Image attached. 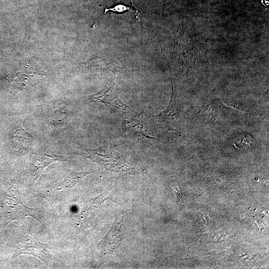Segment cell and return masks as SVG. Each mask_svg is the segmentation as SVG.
Listing matches in <instances>:
<instances>
[{
	"label": "cell",
	"instance_id": "cell-1",
	"mask_svg": "<svg viewBox=\"0 0 269 269\" xmlns=\"http://www.w3.org/2000/svg\"><path fill=\"white\" fill-rule=\"evenodd\" d=\"M88 155H81L97 163L102 168L116 172L128 171L131 169L113 146L106 145L97 148L83 149Z\"/></svg>",
	"mask_w": 269,
	"mask_h": 269
},
{
	"label": "cell",
	"instance_id": "cell-2",
	"mask_svg": "<svg viewBox=\"0 0 269 269\" xmlns=\"http://www.w3.org/2000/svg\"><path fill=\"white\" fill-rule=\"evenodd\" d=\"M89 102H99L120 111H127L129 107L120 99L114 90V84H110L97 93L87 97Z\"/></svg>",
	"mask_w": 269,
	"mask_h": 269
},
{
	"label": "cell",
	"instance_id": "cell-3",
	"mask_svg": "<svg viewBox=\"0 0 269 269\" xmlns=\"http://www.w3.org/2000/svg\"><path fill=\"white\" fill-rule=\"evenodd\" d=\"M180 107L172 94L169 105L159 115L155 116L159 125L164 129H172L175 126L180 114Z\"/></svg>",
	"mask_w": 269,
	"mask_h": 269
},
{
	"label": "cell",
	"instance_id": "cell-4",
	"mask_svg": "<svg viewBox=\"0 0 269 269\" xmlns=\"http://www.w3.org/2000/svg\"><path fill=\"white\" fill-rule=\"evenodd\" d=\"M68 159L62 155H57L54 153H44L39 154L36 158L35 168L34 175L39 171L43 170L46 166L55 162L68 161Z\"/></svg>",
	"mask_w": 269,
	"mask_h": 269
},
{
	"label": "cell",
	"instance_id": "cell-5",
	"mask_svg": "<svg viewBox=\"0 0 269 269\" xmlns=\"http://www.w3.org/2000/svg\"><path fill=\"white\" fill-rule=\"evenodd\" d=\"M93 172H72L64 176L59 182L60 187L71 188L86 175Z\"/></svg>",
	"mask_w": 269,
	"mask_h": 269
},
{
	"label": "cell",
	"instance_id": "cell-6",
	"mask_svg": "<svg viewBox=\"0 0 269 269\" xmlns=\"http://www.w3.org/2000/svg\"><path fill=\"white\" fill-rule=\"evenodd\" d=\"M129 130L132 134L137 137L151 138L146 132L142 125L136 119H131L127 123Z\"/></svg>",
	"mask_w": 269,
	"mask_h": 269
},
{
	"label": "cell",
	"instance_id": "cell-7",
	"mask_svg": "<svg viewBox=\"0 0 269 269\" xmlns=\"http://www.w3.org/2000/svg\"><path fill=\"white\" fill-rule=\"evenodd\" d=\"M253 138L250 134L238 135L235 139V146L242 149H248L252 145Z\"/></svg>",
	"mask_w": 269,
	"mask_h": 269
},
{
	"label": "cell",
	"instance_id": "cell-8",
	"mask_svg": "<svg viewBox=\"0 0 269 269\" xmlns=\"http://www.w3.org/2000/svg\"><path fill=\"white\" fill-rule=\"evenodd\" d=\"M67 116L65 108L62 107H56L52 109L50 113V118L52 122L55 123H63Z\"/></svg>",
	"mask_w": 269,
	"mask_h": 269
},
{
	"label": "cell",
	"instance_id": "cell-9",
	"mask_svg": "<svg viewBox=\"0 0 269 269\" xmlns=\"http://www.w3.org/2000/svg\"><path fill=\"white\" fill-rule=\"evenodd\" d=\"M130 10H133L134 11L135 17L138 19V13H140L139 10L135 8L133 6H128L123 4H118L114 7L110 8H105V12L104 14L106 13L109 11H113L114 12H125Z\"/></svg>",
	"mask_w": 269,
	"mask_h": 269
},
{
	"label": "cell",
	"instance_id": "cell-10",
	"mask_svg": "<svg viewBox=\"0 0 269 269\" xmlns=\"http://www.w3.org/2000/svg\"><path fill=\"white\" fill-rule=\"evenodd\" d=\"M214 112L212 110L210 106H207L206 108L203 109L201 112V118H205V120H209V118L214 117L213 114Z\"/></svg>",
	"mask_w": 269,
	"mask_h": 269
}]
</instances>
